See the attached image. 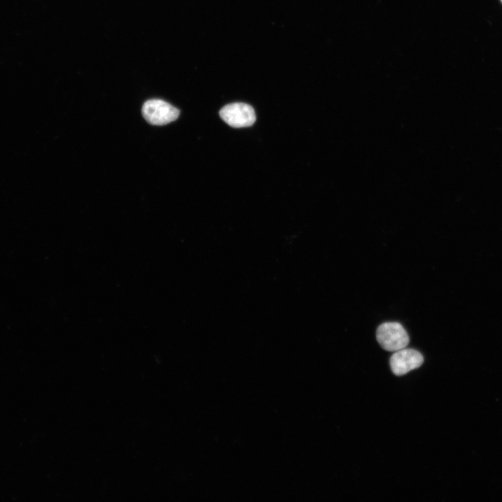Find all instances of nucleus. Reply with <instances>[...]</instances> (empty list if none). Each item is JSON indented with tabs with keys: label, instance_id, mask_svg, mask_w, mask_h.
I'll return each instance as SVG.
<instances>
[{
	"label": "nucleus",
	"instance_id": "f257e3e1",
	"mask_svg": "<svg viewBox=\"0 0 502 502\" xmlns=\"http://www.w3.org/2000/svg\"><path fill=\"white\" fill-rule=\"evenodd\" d=\"M376 337L380 346L388 351L404 349L409 342L406 331L397 322L381 324L376 329Z\"/></svg>",
	"mask_w": 502,
	"mask_h": 502
},
{
	"label": "nucleus",
	"instance_id": "f03ea898",
	"mask_svg": "<svg viewBox=\"0 0 502 502\" xmlns=\"http://www.w3.org/2000/svg\"><path fill=\"white\" fill-rule=\"evenodd\" d=\"M144 119L154 126H163L175 121L179 110L169 103L160 99L146 101L142 108Z\"/></svg>",
	"mask_w": 502,
	"mask_h": 502
},
{
	"label": "nucleus",
	"instance_id": "7ed1b4c3",
	"mask_svg": "<svg viewBox=\"0 0 502 502\" xmlns=\"http://www.w3.org/2000/svg\"><path fill=\"white\" fill-rule=\"evenodd\" d=\"M222 119L234 128H243L252 126L256 115L254 109L243 102H234L223 107L220 111Z\"/></svg>",
	"mask_w": 502,
	"mask_h": 502
},
{
	"label": "nucleus",
	"instance_id": "20e7f679",
	"mask_svg": "<svg viewBox=\"0 0 502 502\" xmlns=\"http://www.w3.org/2000/svg\"><path fill=\"white\" fill-rule=\"evenodd\" d=\"M423 355L413 349H402L395 351L390 358L392 372L397 376H402L421 366Z\"/></svg>",
	"mask_w": 502,
	"mask_h": 502
},
{
	"label": "nucleus",
	"instance_id": "39448f33",
	"mask_svg": "<svg viewBox=\"0 0 502 502\" xmlns=\"http://www.w3.org/2000/svg\"><path fill=\"white\" fill-rule=\"evenodd\" d=\"M502 1V0H501Z\"/></svg>",
	"mask_w": 502,
	"mask_h": 502
}]
</instances>
